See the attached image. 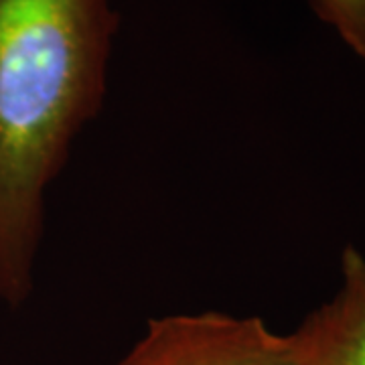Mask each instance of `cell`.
<instances>
[{
  "mask_svg": "<svg viewBox=\"0 0 365 365\" xmlns=\"http://www.w3.org/2000/svg\"><path fill=\"white\" fill-rule=\"evenodd\" d=\"M112 0H0V302L33 292L45 199L102 112Z\"/></svg>",
  "mask_w": 365,
  "mask_h": 365,
  "instance_id": "1",
  "label": "cell"
},
{
  "mask_svg": "<svg viewBox=\"0 0 365 365\" xmlns=\"http://www.w3.org/2000/svg\"><path fill=\"white\" fill-rule=\"evenodd\" d=\"M118 365H299L294 333L220 311L153 319Z\"/></svg>",
  "mask_w": 365,
  "mask_h": 365,
  "instance_id": "2",
  "label": "cell"
},
{
  "mask_svg": "<svg viewBox=\"0 0 365 365\" xmlns=\"http://www.w3.org/2000/svg\"><path fill=\"white\" fill-rule=\"evenodd\" d=\"M292 333L299 365H365V256L359 250H343L339 290Z\"/></svg>",
  "mask_w": 365,
  "mask_h": 365,
  "instance_id": "3",
  "label": "cell"
},
{
  "mask_svg": "<svg viewBox=\"0 0 365 365\" xmlns=\"http://www.w3.org/2000/svg\"><path fill=\"white\" fill-rule=\"evenodd\" d=\"M319 21L333 26L341 41L365 63V0H307Z\"/></svg>",
  "mask_w": 365,
  "mask_h": 365,
  "instance_id": "4",
  "label": "cell"
}]
</instances>
